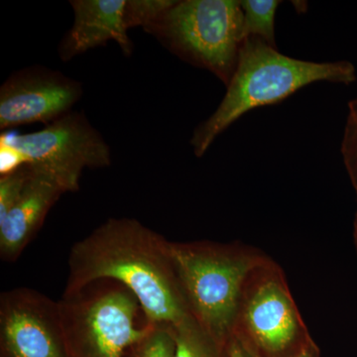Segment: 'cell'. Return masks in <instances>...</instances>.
Returning <instances> with one entry per match:
<instances>
[{"instance_id":"obj_9","label":"cell","mask_w":357,"mask_h":357,"mask_svg":"<svg viewBox=\"0 0 357 357\" xmlns=\"http://www.w3.org/2000/svg\"><path fill=\"white\" fill-rule=\"evenodd\" d=\"M82 95V84L58 70H21L0 89V129L57 121L70 112Z\"/></svg>"},{"instance_id":"obj_18","label":"cell","mask_w":357,"mask_h":357,"mask_svg":"<svg viewBox=\"0 0 357 357\" xmlns=\"http://www.w3.org/2000/svg\"><path fill=\"white\" fill-rule=\"evenodd\" d=\"M27 164L24 155L6 143L0 142V174L1 177L20 170Z\"/></svg>"},{"instance_id":"obj_6","label":"cell","mask_w":357,"mask_h":357,"mask_svg":"<svg viewBox=\"0 0 357 357\" xmlns=\"http://www.w3.org/2000/svg\"><path fill=\"white\" fill-rule=\"evenodd\" d=\"M232 335L255 357H296L314 340L271 259L248 277Z\"/></svg>"},{"instance_id":"obj_3","label":"cell","mask_w":357,"mask_h":357,"mask_svg":"<svg viewBox=\"0 0 357 357\" xmlns=\"http://www.w3.org/2000/svg\"><path fill=\"white\" fill-rule=\"evenodd\" d=\"M169 253L192 318L227 347L246 281L269 259L245 246L206 241H170Z\"/></svg>"},{"instance_id":"obj_10","label":"cell","mask_w":357,"mask_h":357,"mask_svg":"<svg viewBox=\"0 0 357 357\" xmlns=\"http://www.w3.org/2000/svg\"><path fill=\"white\" fill-rule=\"evenodd\" d=\"M74 23L65 35L59 56L64 62L91 49L115 41L126 55L132 53L124 23L126 0H73Z\"/></svg>"},{"instance_id":"obj_17","label":"cell","mask_w":357,"mask_h":357,"mask_svg":"<svg viewBox=\"0 0 357 357\" xmlns=\"http://www.w3.org/2000/svg\"><path fill=\"white\" fill-rule=\"evenodd\" d=\"M31 172V167L26 164L20 170L0 178V222H3L20 199Z\"/></svg>"},{"instance_id":"obj_2","label":"cell","mask_w":357,"mask_h":357,"mask_svg":"<svg viewBox=\"0 0 357 357\" xmlns=\"http://www.w3.org/2000/svg\"><path fill=\"white\" fill-rule=\"evenodd\" d=\"M356 81V67L349 61L299 60L283 55L262 40L246 38L225 98L192 134L194 153L204 156L218 136L249 110L282 102L316 82L351 84Z\"/></svg>"},{"instance_id":"obj_1","label":"cell","mask_w":357,"mask_h":357,"mask_svg":"<svg viewBox=\"0 0 357 357\" xmlns=\"http://www.w3.org/2000/svg\"><path fill=\"white\" fill-rule=\"evenodd\" d=\"M165 237L134 218H109L74 244L65 296L102 280L121 284L139 302L147 321L175 326L192 318Z\"/></svg>"},{"instance_id":"obj_16","label":"cell","mask_w":357,"mask_h":357,"mask_svg":"<svg viewBox=\"0 0 357 357\" xmlns=\"http://www.w3.org/2000/svg\"><path fill=\"white\" fill-rule=\"evenodd\" d=\"M340 152L345 169L357 192V95L349 102Z\"/></svg>"},{"instance_id":"obj_7","label":"cell","mask_w":357,"mask_h":357,"mask_svg":"<svg viewBox=\"0 0 357 357\" xmlns=\"http://www.w3.org/2000/svg\"><path fill=\"white\" fill-rule=\"evenodd\" d=\"M0 142L20 150L33 171L53 178L65 192L79 190L84 168L112 163L109 145L81 112H70L36 132L2 133Z\"/></svg>"},{"instance_id":"obj_20","label":"cell","mask_w":357,"mask_h":357,"mask_svg":"<svg viewBox=\"0 0 357 357\" xmlns=\"http://www.w3.org/2000/svg\"><path fill=\"white\" fill-rule=\"evenodd\" d=\"M296 357H321V351H319L318 345L312 340L311 344L307 345L306 349Z\"/></svg>"},{"instance_id":"obj_15","label":"cell","mask_w":357,"mask_h":357,"mask_svg":"<svg viewBox=\"0 0 357 357\" xmlns=\"http://www.w3.org/2000/svg\"><path fill=\"white\" fill-rule=\"evenodd\" d=\"M174 0H126L124 23L126 28L153 24L175 4Z\"/></svg>"},{"instance_id":"obj_8","label":"cell","mask_w":357,"mask_h":357,"mask_svg":"<svg viewBox=\"0 0 357 357\" xmlns=\"http://www.w3.org/2000/svg\"><path fill=\"white\" fill-rule=\"evenodd\" d=\"M0 357H66L59 303L31 289L2 293Z\"/></svg>"},{"instance_id":"obj_4","label":"cell","mask_w":357,"mask_h":357,"mask_svg":"<svg viewBox=\"0 0 357 357\" xmlns=\"http://www.w3.org/2000/svg\"><path fill=\"white\" fill-rule=\"evenodd\" d=\"M178 57L213 73L225 86L236 70L245 34L241 1H176L145 28Z\"/></svg>"},{"instance_id":"obj_12","label":"cell","mask_w":357,"mask_h":357,"mask_svg":"<svg viewBox=\"0 0 357 357\" xmlns=\"http://www.w3.org/2000/svg\"><path fill=\"white\" fill-rule=\"evenodd\" d=\"M176 342L175 357H227V347L198 325L194 318L172 326Z\"/></svg>"},{"instance_id":"obj_19","label":"cell","mask_w":357,"mask_h":357,"mask_svg":"<svg viewBox=\"0 0 357 357\" xmlns=\"http://www.w3.org/2000/svg\"><path fill=\"white\" fill-rule=\"evenodd\" d=\"M227 357H255L234 335L229 338L227 347Z\"/></svg>"},{"instance_id":"obj_13","label":"cell","mask_w":357,"mask_h":357,"mask_svg":"<svg viewBox=\"0 0 357 357\" xmlns=\"http://www.w3.org/2000/svg\"><path fill=\"white\" fill-rule=\"evenodd\" d=\"M280 1L243 0V29L245 38H257L276 48L275 15Z\"/></svg>"},{"instance_id":"obj_14","label":"cell","mask_w":357,"mask_h":357,"mask_svg":"<svg viewBox=\"0 0 357 357\" xmlns=\"http://www.w3.org/2000/svg\"><path fill=\"white\" fill-rule=\"evenodd\" d=\"M176 342L172 326L151 324L139 342L129 349L126 357H175Z\"/></svg>"},{"instance_id":"obj_11","label":"cell","mask_w":357,"mask_h":357,"mask_svg":"<svg viewBox=\"0 0 357 357\" xmlns=\"http://www.w3.org/2000/svg\"><path fill=\"white\" fill-rule=\"evenodd\" d=\"M64 194L53 178L32 170L20 199L0 222V257L3 261L13 262L20 257Z\"/></svg>"},{"instance_id":"obj_21","label":"cell","mask_w":357,"mask_h":357,"mask_svg":"<svg viewBox=\"0 0 357 357\" xmlns=\"http://www.w3.org/2000/svg\"><path fill=\"white\" fill-rule=\"evenodd\" d=\"M356 241L357 243V213H356Z\"/></svg>"},{"instance_id":"obj_5","label":"cell","mask_w":357,"mask_h":357,"mask_svg":"<svg viewBox=\"0 0 357 357\" xmlns=\"http://www.w3.org/2000/svg\"><path fill=\"white\" fill-rule=\"evenodd\" d=\"M58 303L66 357H126L151 326L139 323V302L116 282H95Z\"/></svg>"}]
</instances>
